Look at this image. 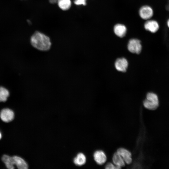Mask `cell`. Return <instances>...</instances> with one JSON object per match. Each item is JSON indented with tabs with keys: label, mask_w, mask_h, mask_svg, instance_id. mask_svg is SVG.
<instances>
[{
	"label": "cell",
	"mask_w": 169,
	"mask_h": 169,
	"mask_svg": "<svg viewBox=\"0 0 169 169\" xmlns=\"http://www.w3.org/2000/svg\"><path fill=\"white\" fill-rule=\"evenodd\" d=\"M2 160L5 163L6 167L9 169L14 168V163L13 157L4 155L2 157Z\"/></svg>",
	"instance_id": "obj_13"
},
{
	"label": "cell",
	"mask_w": 169,
	"mask_h": 169,
	"mask_svg": "<svg viewBox=\"0 0 169 169\" xmlns=\"http://www.w3.org/2000/svg\"><path fill=\"white\" fill-rule=\"evenodd\" d=\"M128 65L127 60L124 58H119L115 61V66L118 71L122 72H125Z\"/></svg>",
	"instance_id": "obj_8"
},
{
	"label": "cell",
	"mask_w": 169,
	"mask_h": 169,
	"mask_svg": "<svg viewBox=\"0 0 169 169\" xmlns=\"http://www.w3.org/2000/svg\"><path fill=\"white\" fill-rule=\"evenodd\" d=\"M86 0H74V3L78 6L84 5L85 6L86 4Z\"/></svg>",
	"instance_id": "obj_18"
},
{
	"label": "cell",
	"mask_w": 169,
	"mask_h": 169,
	"mask_svg": "<svg viewBox=\"0 0 169 169\" xmlns=\"http://www.w3.org/2000/svg\"><path fill=\"white\" fill-rule=\"evenodd\" d=\"M57 3L60 8L64 11L68 10L71 5L70 0H58Z\"/></svg>",
	"instance_id": "obj_15"
},
{
	"label": "cell",
	"mask_w": 169,
	"mask_h": 169,
	"mask_svg": "<svg viewBox=\"0 0 169 169\" xmlns=\"http://www.w3.org/2000/svg\"><path fill=\"white\" fill-rule=\"evenodd\" d=\"M14 164L19 169H27L28 168V165L27 162L21 157L14 156L13 157Z\"/></svg>",
	"instance_id": "obj_12"
},
{
	"label": "cell",
	"mask_w": 169,
	"mask_h": 169,
	"mask_svg": "<svg viewBox=\"0 0 169 169\" xmlns=\"http://www.w3.org/2000/svg\"><path fill=\"white\" fill-rule=\"evenodd\" d=\"M114 31L116 36L120 38H123L126 34L127 28L123 24H117L114 27Z\"/></svg>",
	"instance_id": "obj_11"
},
{
	"label": "cell",
	"mask_w": 169,
	"mask_h": 169,
	"mask_svg": "<svg viewBox=\"0 0 169 169\" xmlns=\"http://www.w3.org/2000/svg\"><path fill=\"white\" fill-rule=\"evenodd\" d=\"M93 158L97 164L102 165L105 163L107 160V157L105 152L101 150H98L95 152Z\"/></svg>",
	"instance_id": "obj_7"
},
{
	"label": "cell",
	"mask_w": 169,
	"mask_h": 169,
	"mask_svg": "<svg viewBox=\"0 0 169 169\" xmlns=\"http://www.w3.org/2000/svg\"><path fill=\"white\" fill-rule=\"evenodd\" d=\"M2 137V135L1 132L0 131V140L1 139Z\"/></svg>",
	"instance_id": "obj_20"
},
{
	"label": "cell",
	"mask_w": 169,
	"mask_h": 169,
	"mask_svg": "<svg viewBox=\"0 0 169 169\" xmlns=\"http://www.w3.org/2000/svg\"><path fill=\"white\" fill-rule=\"evenodd\" d=\"M112 161L113 163L117 166L119 169L125 166V163L122 157L116 151L113 155Z\"/></svg>",
	"instance_id": "obj_10"
},
{
	"label": "cell",
	"mask_w": 169,
	"mask_h": 169,
	"mask_svg": "<svg viewBox=\"0 0 169 169\" xmlns=\"http://www.w3.org/2000/svg\"><path fill=\"white\" fill-rule=\"evenodd\" d=\"M167 24L168 27L169 28V18L168 19L167 22Z\"/></svg>",
	"instance_id": "obj_19"
},
{
	"label": "cell",
	"mask_w": 169,
	"mask_h": 169,
	"mask_svg": "<svg viewBox=\"0 0 169 169\" xmlns=\"http://www.w3.org/2000/svg\"><path fill=\"white\" fill-rule=\"evenodd\" d=\"M73 161L74 164L77 166H82L86 162V156L83 153H79L74 159Z\"/></svg>",
	"instance_id": "obj_14"
},
{
	"label": "cell",
	"mask_w": 169,
	"mask_h": 169,
	"mask_svg": "<svg viewBox=\"0 0 169 169\" xmlns=\"http://www.w3.org/2000/svg\"><path fill=\"white\" fill-rule=\"evenodd\" d=\"M143 105L146 109L150 110H155L159 105L157 95L152 92L148 93L146 99L143 101Z\"/></svg>",
	"instance_id": "obj_2"
},
{
	"label": "cell",
	"mask_w": 169,
	"mask_h": 169,
	"mask_svg": "<svg viewBox=\"0 0 169 169\" xmlns=\"http://www.w3.org/2000/svg\"><path fill=\"white\" fill-rule=\"evenodd\" d=\"M140 17L144 20H148L153 15V11L152 8L148 5L142 7L139 11Z\"/></svg>",
	"instance_id": "obj_5"
},
{
	"label": "cell",
	"mask_w": 169,
	"mask_h": 169,
	"mask_svg": "<svg viewBox=\"0 0 169 169\" xmlns=\"http://www.w3.org/2000/svg\"><path fill=\"white\" fill-rule=\"evenodd\" d=\"M122 157L125 163L130 164L132 162V158L131 152L128 149L123 148L120 147L116 151Z\"/></svg>",
	"instance_id": "obj_4"
},
{
	"label": "cell",
	"mask_w": 169,
	"mask_h": 169,
	"mask_svg": "<svg viewBox=\"0 0 169 169\" xmlns=\"http://www.w3.org/2000/svg\"><path fill=\"white\" fill-rule=\"evenodd\" d=\"M144 27L146 30L154 33L158 31L159 28V25L156 21L149 20L145 22Z\"/></svg>",
	"instance_id": "obj_9"
},
{
	"label": "cell",
	"mask_w": 169,
	"mask_h": 169,
	"mask_svg": "<svg viewBox=\"0 0 169 169\" xmlns=\"http://www.w3.org/2000/svg\"><path fill=\"white\" fill-rule=\"evenodd\" d=\"M9 95V92L7 89L3 87H0V102L6 101Z\"/></svg>",
	"instance_id": "obj_16"
},
{
	"label": "cell",
	"mask_w": 169,
	"mask_h": 169,
	"mask_svg": "<svg viewBox=\"0 0 169 169\" xmlns=\"http://www.w3.org/2000/svg\"><path fill=\"white\" fill-rule=\"evenodd\" d=\"M30 42L33 47L41 51L49 50L52 45L49 37L39 31H36L33 34L30 38Z\"/></svg>",
	"instance_id": "obj_1"
},
{
	"label": "cell",
	"mask_w": 169,
	"mask_h": 169,
	"mask_svg": "<svg viewBox=\"0 0 169 169\" xmlns=\"http://www.w3.org/2000/svg\"><path fill=\"white\" fill-rule=\"evenodd\" d=\"M14 114L13 111L8 108L3 109L0 113L1 119L4 122H8L12 121L14 119Z\"/></svg>",
	"instance_id": "obj_6"
},
{
	"label": "cell",
	"mask_w": 169,
	"mask_h": 169,
	"mask_svg": "<svg viewBox=\"0 0 169 169\" xmlns=\"http://www.w3.org/2000/svg\"><path fill=\"white\" fill-rule=\"evenodd\" d=\"M127 49L129 51L132 53L139 54L142 50L140 40L135 38L130 39L128 44Z\"/></svg>",
	"instance_id": "obj_3"
},
{
	"label": "cell",
	"mask_w": 169,
	"mask_h": 169,
	"mask_svg": "<svg viewBox=\"0 0 169 169\" xmlns=\"http://www.w3.org/2000/svg\"><path fill=\"white\" fill-rule=\"evenodd\" d=\"M105 168L106 169H119L113 163L108 162L105 166Z\"/></svg>",
	"instance_id": "obj_17"
}]
</instances>
